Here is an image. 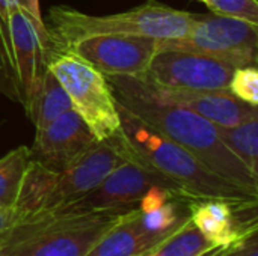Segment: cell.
<instances>
[{"label": "cell", "instance_id": "3957f363", "mask_svg": "<svg viewBox=\"0 0 258 256\" xmlns=\"http://www.w3.org/2000/svg\"><path fill=\"white\" fill-rule=\"evenodd\" d=\"M194 17L192 12L148 0L130 11L112 15H89L70 6H53L44 23L53 51H65L76 41L95 35H141L159 41L180 39L189 33Z\"/></svg>", "mask_w": 258, "mask_h": 256}, {"label": "cell", "instance_id": "6da1fadb", "mask_svg": "<svg viewBox=\"0 0 258 256\" xmlns=\"http://www.w3.org/2000/svg\"><path fill=\"white\" fill-rule=\"evenodd\" d=\"M110 78L119 106L184 148L221 178L258 195V175L224 143L218 125L190 110L151 100L133 89L125 77Z\"/></svg>", "mask_w": 258, "mask_h": 256}, {"label": "cell", "instance_id": "ac0fdd59", "mask_svg": "<svg viewBox=\"0 0 258 256\" xmlns=\"http://www.w3.org/2000/svg\"><path fill=\"white\" fill-rule=\"evenodd\" d=\"M224 143L234 152L252 174L258 175V118L233 127H218Z\"/></svg>", "mask_w": 258, "mask_h": 256}, {"label": "cell", "instance_id": "5b68a950", "mask_svg": "<svg viewBox=\"0 0 258 256\" xmlns=\"http://www.w3.org/2000/svg\"><path fill=\"white\" fill-rule=\"evenodd\" d=\"M53 54L44 20L24 11L0 15V94L24 109L38 89Z\"/></svg>", "mask_w": 258, "mask_h": 256}, {"label": "cell", "instance_id": "4316f807", "mask_svg": "<svg viewBox=\"0 0 258 256\" xmlns=\"http://www.w3.org/2000/svg\"><path fill=\"white\" fill-rule=\"evenodd\" d=\"M200 2H203V3H206V2H207V0H200Z\"/></svg>", "mask_w": 258, "mask_h": 256}, {"label": "cell", "instance_id": "44dd1931", "mask_svg": "<svg viewBox=\"0 0 258 256\" xmlns=\"http://www.w3.org/2000/svg\"><path fill=\"white\" fill-rule=\"evenodd\" d=\"M206 5L213 14L242 18L258 24L257 0H207Z\"/></svg>", "mask_w": 258, "mask_h": 256}, {"label": "cell", "instance_id": "ffe728a7", "mask_svg": "<svg viewBox=\"0 0 258 256\" xmlns=\"http://www.w3.org/2000/svg\"><path fill=\"white\" fill-rule=\"evenodd\" d=\"M230 92L248 103L252 107L258 106V71L255 66H240L236 68L230 84H228Z\"/></svg>", "mask_w": 258, "mask_h": 256}, {"label": "cell", "instance_id": "603a6c76", "mask_svg": "<svg viewBox=\"0 0 258 256\" xmlns=\"http://www.w3.org/2000/svg\"><path fill=\"white\" fill-rule=\"evenodd\" d=\"M12 11H24L29 15L42 20L39 0H0V15H6Z\"/></svg>", "mask_w": 258, "mask_h": 256}, {"label": "cell", "instance_id": "e0dca14e", "mask_svg": "<svg viewBox=\"0 0 258 256\" xmlns=\"http://www.w3.org/2000/svg\"><path fill=\"white\" fill-rule=\"evenodd\" d=\"M30 163L29 146H18L0 158V207L14 208Z\"/></svg>", "mask_w": 258, "mask_h": 256}, {"label": "cell", "instance_id": "52a82bcc", "mask_svg": "<svg viewBox=\"0 0 258 256\" xmlns=\"http://www.w3.org/2000/svg\"><path fill=\"white\" fill-rule=\"evenodd\" d=\"M160 48L204 54L224 60L236 68L255 66L258 59V24L213 12L195 15L194 24L184 38L160 41Z\"/></svg>", "mask_w": 258, "mask_h": 256}, {"label": "cell", "instance_id": "cb8c5ba5", "mask_svg": "<svg viewBox=\"0 0 258 256\" xmlns=\"http://www.w3.org/2000/svg\"><path fill=\"white\" fill-rule=\"evenodd\" d=\"M14 222V211L11 208L0 207V235L12 225Z\"/></svg>", "mask_w": 258, "mask_h": 256}, {"label": "cell", "instance_id": "7c38bea8", "mask_svg": "<svg viewBox=\"0 0 258 256\" xmlns=\"http://www.w3.org/2000/svg\"><path fill=\"white\" fill-rule=\"evenodd\" d=\"M133 89L151 100L190 110L218 127H233L243 121L258 118L257 107L236 98L230 89L215 91H184L156 88L141 78L125 77Z\"/></svg>", "mask_w": 258, "mask_h": 256}, {"label": "cell", "instance_id": "9a60e30c", "mask_svg": "<svg viewBox=\"0 0 258 256\" xmlns=\"http://www.w3.org/2000/svg\"><path fill=\"white\" fill-rule=\"evenodd\" d=\"M174 232V231H172ZM169 232V234H172ZM169 234H151L141 225L138 208L127 211L85 256H142Z\"/></svg>", "mask_w": 258, "mask_h": 256}, {"label": "cell", "instance_id": "9c48e42d", "mask_svg": "<svg viewBox=\"0 0 258 256\" xmlns=\"http://www.w3.org/2000/svg\"><path fill=\"white\" fill-rule=\"evenodd\" d=\"M130 155V145L122 131L97 140L80 154L65 170L56 175L51 187L47 211L60 210L94 190L115 167Z\"/></svg>", "mask_w": 258, "mask_h": 256}, {"label": "cell", "instance_id": "277c9868", "mask_svg": "<svg viewBox=\"0 0 258 256\" xmlns=\"http://www.w3.org/2000/svg\"><path fill=\"white\" fill-rule=\"evenodd\" d=\"M122 214L44 211L14 222L0 240L5 256H85Z\"/></svg>", "mask_w": 258, "mask_h": 256}, {"label": "cell", "instance_id": "7a4b0ae2", "mask_svg": "<svg viewBox=\"0 0 258 256\" xmlns=\"http://www.w3.org/2000/svg\"><path fill=\"white\" fill-rule=\"evenodd\" d=\"M116 106L121 131L138 158L174 183L186 198L192 201L218 199L234 205L258 204V195L221 178L184 148L141 121L125 107L118 103Z\"/></svg>", "mask_w": 258, "mask_h": 256}, {"label": "cell", "instance_id": "8fae6325", "mask_svg": "<svg viewBox=\"0 0 258 256\" xmlns=\"http://www.w3.org/2000/svg\"><path fill=\"white\" fill-rule=\"evenodd\" d=\"M160 41L141 35H95L76 41L65 51H73L106 77H142Z\"/></svg>", "mask_w": 258, "mask_h": 256}, {"label": "cell", "instance_id": "83f0119b", "mask_svg": "<svg viewBox=\"0 0 258 256\" xmlns=\"http://www.w3.org/2000/svg\"><path fill=\"white\" fill-rule=\"evenodd\" d=\"M145 255H147V253H145ZM145 255H142V256H145Z\"/></svg>", "mask_w": 258, "mask_h": 256}, {"label": "cell", "instance_id": "30bf717a", "mask_svg": "<svg viewBox=\"0 0 258 256\" xmlns=\"http://www.w3.org/2000/svg\"><path fill=\"white\" fill-rule=\"evenodd\" d=\"M236 66L204 54L160 48L141 80L163 89H228Z\"/></svg>", "mask_w": 258, "mask_h": 256}, {"label": "cell", "instance_id": "5bb4252c", "mask_svg": "<svg viewBox=\"0 0 258 256\" xmlns=\"http://www.w3.org/2000/svg\"><path fill=\"white\" fill-rule=\"evenodd\" d=\"M258 204L234 205L218 199L189 202V217L213 246H230L258 228Z\"/></svg>", "mask_w": 258, "mask_h": 256}, {"label": "cell", "instance_id": "8992f818", "mask_svg": "<svg viewBox=\"0 0 258 256\" xmlns=\"http://www.w3.org/2000/svg\"><path fill=\"white\" fill-rule=\"evenodd\" d=\"M48 69L63 86L73 110L97 140L109 139L121 131L115 94L104 74L73 51H53Z\"/></svg>", "mask_w": 258, "mask_h": 256}, {"label": "cell", "instance_id": "2e32d148", "mask_svg": "<svg viewBox=\"0 0 258 256\" xmlns=\"http://www.w3.org/2000/svg\"><path fill=\"white\" fill-rule=\"evenodd\" d=\"M71 109V100L63 86L59 83L56 75L50 69H47L24 110L27 118L38 130L48 125Z\"/></svg>", "mask_w": 258, "mask_h": 256}, {"label": "cell", "instance_id": "d4e9b609", "mask_svg": "<svg viewBox=\"0 0 258 256\" xmlns=\"http://www.w3.org/2000/svg\"><path fill=\"white\" fill-rule=\"evenodd\" d=\"M225 247H227V246H215V247H210V249H207L206 252L200 253L198 256H221L222 255V252L225 250Z\"/></svg>", "mask_w": 258, "mask_h": 256}, {"label": "cell", "instance_id": "ba28073f", "mask_svg": "<svg viewBox=\"0 0 258 256\" xmlns=\"http://www.w3.org/2000/svg\"><path fill=\"white\" fill-rule=\"evenodd\" d=\"M153 186H162L177 193L178 196L186 198L174 183L138 158L130 146V155L124 163L115 167L88 195L60 210L89 213H127L138 208L141 198Z\"/></svg>", "mask_w": 258, "mask_h": 256}, {"label": "cell", "instance_id": "4fadbf2b", "mask_svg": "<svg viewBox=\"0 0 258 256\" xmlns=\"http://www.w3.org/2000/svg\"><path fill=\"white\" fill-rule=\"evenodd\" d=\"M95 142L94 133L71 109L48 125L36 130L33 145L29 148L30 160L60 174Z\"/></svg>", "mask_w": 258, "mask_h": 256}, {"label": "cell", "instance_id": "7402d4cb", "mask_svg": "<svg viewBox=\"0 0 258 256\" xmlns=\"http://www.w3.org/2000/svg\"><path fill=\"white\" fill-rule=\"evenodd\" d=\"M221 256H258V228L227 246Z\"/></svg>", "mask_w": 258, "mask_h": 256}, {"label": "cell", "instance_id": "d6986e66", "mask_svg": "<svg viewBox=\"0 0 258 256\" xmlns=\"http://www.w3.org/2000/svg\"><path fill=\"white\" fill-rule=\"evenodd\" d=\"M210 247L215 246L204 238L189 217L145 256H198Z\"/></svg>", "mask_w": 258, "mask_h": 256}, {"label": "cell", "instance_id": "484cf974", "mask_svg": "<svg viewBox=\"0 0 258 256\" xmlns=\"http://www.w3.org/2000/svg\"><path fill=\"white\" fill-rule=\"evenodd\" d=\"M0 256H5V250H3V243L0 240Z\"/></svg>", "mask_w": 258, "mask_h": 256}]
</instances>
